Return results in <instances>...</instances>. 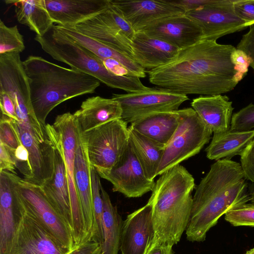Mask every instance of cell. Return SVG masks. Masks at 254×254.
Here are the masks:
<instances>
[{
    "instance_id": "cell-1",
    "label": "cell",
    "mask_w": 254,
    "mask_h": 254,
    "mask_svg": "<svg viewBox=\"0 0 254 254\" xmlns=\"http://www.w3.org/2000/svg\"><path fill=\"white\" fill-rule=\"evenodd\" d=\"M236 47L202 39L180 49L170 62L147 71L149 82L176 93L216 95L229 92L239 83L232 61Z\"/></svg>"
},
{
    "instance_id": "cell-2",
    "label": "cell",
    "mask_w": 254,
    "mask_h": 254,
    "mask_svg": "<svg viewBox=\"0 0 254 254\" xmlns=\"http://www.w3.org/2000/svg\"><path fill=\"white\" fill-rule=\"evenodd\" d=\"M187 239L201 242L219 218L235 205L250 201L241 164L231 159L216 161L195 188Z\"/></svg>"
},
{
    "instance_id": "cell-3",
    "label": "cell",
    "mask_w": 254,
    "mask_h": 254,
    "mask_svg": "<svg viewBox=\"0 0 254 254\" xmlns=\"http://www.w3.org/2000/svg\"><path fill=\"white\" fill-rule=\"evenodd\" d=\"M23 64L34 113L45 127L47 116L56 107L71 98L93 93L100 85L99 80L89 74L41 57L30 56Z\"/></svg>"
},
{
    "instance_id": "cell-4",
    "label": "cell",
    "mask_w": 254,
    "mask_h": 254,
    "mask_svg": "<svg viewBox=\"0 0 254 254\" xmlns=\"http://www.w3.org/2000/svg\"><path fill=\"white\" fill-rule=\"evenodd\" d=\"M195 188L192 175L180 164L160 175L147 202L154 238L172 246L180 241L189 222Z\"/></svg>"
},
{
    "instance_id": "cell-5",
    "label": "cell",
    "mask_w": 254,
    "mask_h": 254,
    "mask_svg": "<svg viewBox=\"0 0 254 254\" xmlns=\"http://www.w3.org/2000/svg\"><path fill=\"white\" fill-rule=\"evenodd\" d=\"M34 40L54 59L96 78L110 87L127 93L148 88L138 77L118 76L109 71L97 56L60 31L55 25L44 36L36 35Z\"/></svg>"
},
{
    "instance_id": "cell-6",
    "label": "cell",
    "mask_w": 254,
    "mask_h": 254,
    "mask_svg": "<svg viewBox=\"0 0 254 254\" xmlns=\"http://www.w3.org/2000/svg\"><path fill=\"white\" fill-rule=\"evenodd\" d=\"M46 130L53 146L62 154L65 166L72 219V237L75 247L88 242L74 178V162L78 128L73 114L58 115L53 125L46 124Z\"/></svg>"
},
{
    "instance_id": "cell-7",
    "label": "cell",
    "mask_w": 254,
    "mask_h": 254,
    "mask_svg": "<svg viewBox=\"0 0 254 254\" xmlns=\"http://www.w3.org/2000/svg\"><path fill=\"white\" fill-rule=\"evenodd\" d=\"M177 112L178 126L164 148L157 176L198 154L213 133L192 108Z\"/></svg>"
},
{
    "instance_id": "cell-8",
    "label": "cell",
    "mask_w": 254,
    "mask_h": 254,
    "mask_svg": "<svg viewBox=\"0 0 254 254\" xmlns=\"http://www.w3.org/2000/svg\"><path fill=\"white\" fill-rule=\"evenodd\" d=\"M127 125L120 119L81 132L90 163L97 172L111 169L124 154L129 142Z\"/></svg>"
},
{
    "instance_id": "cell-9",
    "label": "cell",
    "mask_w": 254,
    "mask_h": 254,
    "mask_svg": "<svg viewBox=\"0 0 254 254\" xmlns=\"http://www.w3.org/2000/svg\"><path fill=\"white\" fill-rule=\"evenodd\" d=\"M0 91L8 94L12 99L17 122L35 130L44 128L33 110L29 80L20 54L0 55Z\"/></svg>"
},
{
    "instance_id": "cell-10",
    "label": "cell",
    "mask_w": 254,
    "mask_h": 254,
    "mask_svg": "<svg viewBox=\"0 0 254 254\" xmlns=\"http://www.w3.org/2000/svg\"><path fill=\"white\" fill-rule=\"evenodd\" d=\"M15 188L24 209L51 234L70 250L75 248L72 233L64 221L52 206L41 186L13 174Z\"/></svg>"
},
{
    "instance_id": "cell-11",
    "label": "cell",
    "mask_w": 254,
    "mask_h": 254,
    "mask_svg": "<svg viewBox=\"0 0 254 254\" xmlns=\"http://www.w3.org/2000/svg\"><path fill=\"white\" fill-rule=\"evenodd\" d=\"M71 27L131 59V43L135 31L111 0L106 9Z\"/></svg>"
},
{
    "instance_id": "cell-12",
    "label": "cell",
    "mask_w": 254,
    "mask_h": 254,
    "mask_svg": "<svg viewBox=\"0 0 254 254\" xmlns=\"http://www.w3.org/2000/svg\"><path fill=\"white\" fill-rule=\"evenodd\" d=\"M112 98L120 104L121 119L127 124L152 113L177 111L189 99L186 95L158 87L139 92L113 94Z\"/></svg>"
},
{
    "instance_id": "cell-13",
    "label": "cell",
    "mask_w": 254,
    "mask_h": 254,
    "mask_svg": "<svg viewBox=\"0 0 254 254\" xmlns=\"http://www.w3.org/2000/svg\"><path fill=\"white\" fill-rule=\"evenodd\" d=\"M234 1L212 0L206 5L185 14L200 27L202 39L216 41L225 35L250 26L235 12Z\"/></svg>"
},
{
    "instance_id": "cell-14",
    "label": "cell",
    "mask_w": 254,
    "mask_h": 254,
    "mask_svg": "<svg viewBox=\"0 0 254 254\" xmlns=\"http://www.w3.org/2000/svg\"><path fill=\"white\" fill-rule=\"evenodd\" d=\"M98 173L112 184L113 191L128 198L139 197L152 191L155 184L154 180L145 176L129 142L120 160L111 169Z\"/></svg>"
},
{
    "instance_id": "cell-15",
    "label": "cell",
    "mask_w": 254,
    "mask_h": 254,
    "mask_svg": "<svg viewBox=\"0 0 254 254\" xmlns=\"http://www.w3.org/2000/svg\"><path fill=\"white\" fill-rule=\"evenodd\" d=\"M71 251L23 208L7 254H67Z\"/></svg>"
},
{
    "instance_id": "cell-16",
    "label": "cell",
    "mask_w": 254,
    "mask_h": 254,
    "mask_svg": "<svg viewBox=\"0 0 254 254\" xmlns=\"http://www.w3.org/2000/svg\"><path fill=\"white\" fill-rule=\"evenodd\" d=\"M137 31L164 41L179 49L202 40L200 27L185 13L153 21Z\"/></svg>"
},
{
    "instance_id": "cell-17",
    "label": "cell",
    "mask_w": 254,
    "mask_h": 254,
    "mask_svg": "<svg viewBox=\"0 0 254 254\" xmlns=\"http://www.w3.org/2000/svg\"><path fill=\"white\" fill-rule=\"evenodd\" d=\"M23 213L13 174L0 172V254H7Z\"/></svg>"
},
{
    "instance_id": "cell-18",
    "label": "cell",
    "mask_w": 254,
    "mask_h": 254,
    "mask_svg": "<svg viewBox=\"0 0 254 254\" xmlns=\"http://www.w3.org/2000/svg\"><path fill=\"white\" fill-rule=\"evenodd\" d=\"M154 236L152 206L147 203L128 215L124 221L120 250L122 254H145Z\"/></svg>"
},
{
    "instance_id": "cell-19",
    "label": "cell",
    "mask_w": 254,
    "mask_h": 254,
    "mask_svg": "<svg viewBox=\"0 0 254 254\" xmlns=\"http://www.w3.org/2000/svg\"><path fill=\"white\" fill-rule=\"evenodd\" d=\"M125 19L137 31L163 17L185 13L169 0H111Z\"/></svg>"
},
{
    "instance_id": "cell-20",
    "label": "cell",
    "mask_w": 254,
    "mask_h": 254,
    "mask_svg": "<svg viewBox=\"0 0 254 254\" xmlns=\"http://www.w3.org/2000/svg\"><path fill=\"white\" fill-rule=\"evenodd\" d=\"M74 165L75 183L83 216L84 231L88 241H90L94 226L91 164L86 143L79 128Z\"/></svg>"
},
{
    "instance_id": "cell-21",
    "label": "cell",
    "mask_w": 254,
    "mask_h": 254,
    "mask_svg": "<svg viewBox=\"0 0 254 254\" xmlns=\"http://www.w3.org/2000/svg\"><path fill=\"white\" fill-rule=\"evenodd\" d=\"M45 2L54 23L72 27L106 9L109 0H45Z\"/></svg>"
},
{
    "instance_id": "cell-22",
    "label": "cell",
    "mask_w": 254,
    "mask_h": 254,
    "mask_svg": "<svg viewBox=\"0 0 254 254\" xmlns=\"http://www.w3.org/2000/svg\"><path fill=\"white\" fill-rule=\"evenodd\" d=\"M131 50V59L147 71L170 62L180 49L143 32L135 31Z\"/></svg>"
},
{
    "instance_id": "cell-23",
    "label": "cell",
    "mask_w": 254,
    "mask_h": 254,
    "mask_svg": "<svg viewBox=\"0 0 254 254\" xmlns=\"http://www.w3.org/2000/svg\"><path fill=\"white\" fill-rule=\"evenodd\" d=\"M54 148L53 174L52 178L44 182L41 187L50 202L64 221L72 235L71 209L65 163L62 153Z\"/></svg>"
},
{
    "instance_id": "cell-24",
    "label": "cell",
    "mask_w": 254,
    "mask_h": 254,
    "mask_svg": "<svg viewBox=\"0 0 254 254\" xmlns=\"http://www.w3.org/2000/svg\"><path fill=\"white\" fill-rule=\"evenodd\" d=\"M190 104L213 134H221L230 130L234 108L227 96L201 95L193 99Z\"/></svg>"
},
{
    "instance_id": "cell-25",
    "label": "cell",
    "mask_w": 254,
    "mask_h": 254,
    "mask_svg": "<svg viewBox=\"0 0 254 254\" xmlns=\"http://www.w3.org/2000/svg\"><path fill=\"white\" fill-rule=\"evenodd\" d=\"M122 115V109L118 101L99 96L86 99L82 102L80 109L73 114L77 126L81 132L121 119Z\"/></svg>"
},
{
    "instance_id": "cell-26",
    "label": "cell",
    "mask_w": 254,
    "mask_h": 254,
    "mask_svg": "<svg viewBox=\"0 0 254 254\" xmlns=\"http://www.w3.org/2000/svg\"><path fill=\"white\" fill-rule=\"evenodd\" d=\"M178 123L177 110L152 113L134 121L129 126L165 147L177 129Z\"/></svg>"
},
{
    "instance_id": "cell-27",
    "label": "cell",
    "mask_w": 254,
    "mask_h": 254,
    "mask_svg": "<svg viewBox=\"0 0 254 254\" xmlns=\"http://www.w3.org/2000/svg\"><path fill=\"white\" fill-rule=\"evenodd\" d=\"M58 30L97 56L101 62L117 60L126 66L135 77L144 78L147 71L129 57L94 39L82 34L69 26L55 25Z\"/></svg>"
},
{
    "instance_id": "cell-28",
    "label": "cell",
    "mask_w": 254,
    "mask_h": 254,
    "mask_svg": "<svg viewBox=\"0 0 254 254\" xmlns=\"http://www.w3.org/2000/svg\"><path fill=\"white\" fill-rule=\"evenodd\" d=\"M14 6L18 22L29 27L39 36H43L54 25L45 5V0H6Z\"/></svg>"
},
{
    "instance_id": "cell-29",
    "label": "cell",
    "mask_w": 254,
    "mask_h": 254,
    "mask_svg": "<svg viewBox=\"0 0 254 254\" xmlns=\"http://www.w3.org/2000/svg\"><path fill=\"white\" fill-rule=\"evenodd\" d=\"M254 138V129L245 131H228L213 134L211 141L206 148V157L216 161L231 159L243 152Z\"/></svg>"
},
{
    "instance_id": "cell-30",
    "label": "cell",
    "mask_w": 254,
    "mask_h": 254,
    "mask_svg": "<svg viewBox=\"0 0 254 254\" xmlns=\"http://www.w3.org/2000/svg\"><path fill=\"white\" fill-rule=\"evenodd\" d=\"M129 143L146 177L154 180L161 160L164 147L128 127Z\"/></svg>"
},
{
    "instance_id": "cell-31",
    "label": "cell",
    "mask_w": 254,
    "mask_h": 254,
    "mask_svg": "<svg viewBox=\"0 0 254 254\" xmlns=\"http://www.w3.org/2000/svg\"><path fill=\"white\" fill-rule=\"evenodd\" d=\"M101 192L103 203L104 241L102 254H118L121 248L124 220L102 186Z\"/></svg>"
},
{
    "instance_id": "cell-32",
    "label": "cell",
    "mask_w": 254,
    "mask_h": 254,
    "mask_svg": "<svg viewBox=\"0 0 254 254\" xmlns=\"http://www.w3.org/2000/svg\"><path fill=\"white\" fill-rule=\"evenodd\" d=\"M91 182L94 226L91 241L101 246L104 241L103 235V203L101 192L102 187L100 177L94 167L91 165Z\"/></svg>"
},
{
    "instance_id": "cell-33",
    "label": "cell",
    "mask_w": 254,
    "mask_h": 254,
    "mask_svg": "<svg viewBox=\"0 0 254 254\" xmlns=\"http://www.w3.org/2000/svg\"><path fill=\"white\" fill-rule=\"evenodd\" d=\"M25 48L23 35L17 25L7 26L0 19V55L19 53Z\"/></svg>"
},
{
    "instance_id": "cell-34",
    "label": "cell",
    "mask_w": 254,
    "mask_h": 254,
    "mask_svg": "<svg viewBox=\"0 0 254 254\" xmlns=\"http://www.w3.org/2000/svg\"><path fill=\"white\" fill-rule=\"evenodd\" d=\"M237 204L225 214V220L234 226L254 227V203Z\"/></svg>"
},
{
    "instance_id": "cell-35",
    "label": "cell",
    "mask_w": 254,
    "mask_h": 254,
    "mask_svg": "<svg viewBox=\"0 0 254 254\" xmlns=\"http://www.w3.org/2000/svg\"><path fill=\"white\" fill-rule=\"evenodd\" d=\"M254 128V104H249L233 114L230 130H250Z\"/></svg>"
},
{
    "instance_id": "cell-36",
    "label": "cell",
    "mask_w": 254,
    "mask_h": 254,
    "mask_svg": "<svg viewBox=\"0 0 254 254\" xmlns=\"http://www.w3.org/2000/svg\"><path fill=\"white\" fill-rule=\"evenodd\" d=\"M0 142L15 150L21 144L15 129L10 122L9 118L2 114L0 121Z\"/></svg>"
},
{
    "instance_id": "cell-37",
    "label": "cell",
    "mask_w": 254,
    "mask_h": 254,
    "mask_svg": "<svg viewBox=\"0 0 254 254\" xmlns=\"http://www.w3.org/2000/svg\"><path fill=\"white\" fill-rule=\"evenodd\" d=\"M240 156L241 166L245 177L254 184V138Z\"/></svg>"
},
{
    "instance_id": "cell-38",
    "label": "cell",
    "mask_w": 254,
    "mask_h": 254,
    "mask_svg": "<svg viewBox=\"0 0 254 254\" xmlns=\"http://www.w3.org/2000/svg\"><path fill=\"white\" fill-rule=\"evenodd\" d=\"M231 58L237 71L236 78L239 83L247 75L252 60L244 51L237 48L233 52Z\"/></svg>"
},
{
    "instance_id": "cell-39",
    "label": "cell",
    "mask_w": 254,
    "mask_h": 254,
    "mask_svg": "<svg viewBox=\"0 0 254 254\" xmlns=\"http://www.w3.org/2000/svg\"><path fill=\"white\" fill-rule=\"evenodd\" d=\"M15 150L0 142V172L6 171L16 174Z\"/></svg>"
},
{
    "instance_id": "cell-40",
    "label": "cell",
    "mask_w": 254,
    "mask_h": 254,
    "mask_svg": "<svg viewBox=\"0 0 254 254\" xmlns=\"http://www.w3.org/2000/svg\"><path fill=\"white\" fill-rule=\"evenodd\" d=\"M234 7L240 18L250 26L254 24V0H234Z\"/></svg>"
},
{
    "instance_id": "cell-41",
    "label": "cell",
    "mask_w": 254,
    "mask_h": 254,
    "mask_svg": "<svg viewBox=\"0 0 254 254\" xmlns=\"http://www.w3.org/2000/svg\"><path fill=\"white\" fill-rule=\"evenodd\" d=\"M236 48L244 51L251 58L250 66L254 72V24L250 26L248 32L243 35Z\"/></svg>"
},
{
    "instance_id": "cell-42",
    "label": "cell",
    "mask_w": 254,
    "mask_h": 254,
    "mask_svg": "<svg viewBox=\"0 0 254 254\" xmlns=\"http://www.w3.org/2000/svg\"><path fill=\"white\" fill-rule=\"evenodd\" d=\"M1 114L18 121L14 104L8 94L0 91Z\"/></svg>"
},
{
    "instance_id": "cell-43",
    "label": "cell",
    "mask_w": 254,
    "mask_h": 254,
    "mask_svg": "<svg viewBox=\"0 0 254 254\" xmlns=\"http://www.w3.org/2000/svg\"><path fill=\"white\" fill-rule=\"evenodd\" d=\"M145 254H174L173 246L153 237Z\"/></svg>"
},
{
    "instance_id": "cell-44",
    "label": "cell",
    "mask_w": 254,
    "mask_h": 254,
    "mask_svg": "<svg viewBox=\"0 0 254 254\" xmlns=\"http://www.w3.org/2000/svg\"><path fill=\"white\" fill-rule=\"evenodd\" d=\"M67 254H102V246L90 241L75 248Z\"/></svg>"
},
{
    "instance_id": "cell-45",
    "label": "cell",
    "mask_w": 254,
    "mask_h": 254,
    "mask_svg": "<svg viewBox=\"0 0 254 254\" xmlns=\"http://www.w3.org/2000/svg\"><path fill=\"white\" fill-rule=\"evenodd\" d=\"M211 0H177L170 1L186 12L203 7L211 2Z\"/></svg>"
},
{
    "instance_id": "cell-46",
    "label": "cell",
    "mask_w": 254,
    "mask_h": 254,
    "mask_svg": "<svg viewBox=\"0 0 254 254\" xmlns=\"http://www.w3.org/2000/svg\"><path fill=\"white\" fill-rule=\"evenodd\" d=\"M250 201L254 203V190L250 193Z\"/></svg>"
},
{
    "instance_id": "cell-47",
    "label": "cell",
    "mask_w": 254,
    "mask_h": 254,
    "mask_svg": "<svg viewBox=\"0 0 254 254\" xmlns=\"http://www.w3.org/2000/svg\"><path fill=\"white\" fill-rule=\"evenodd\" d=\"M245 254H254V248L247 251Z\"/></svg>"
}]
</instances>
